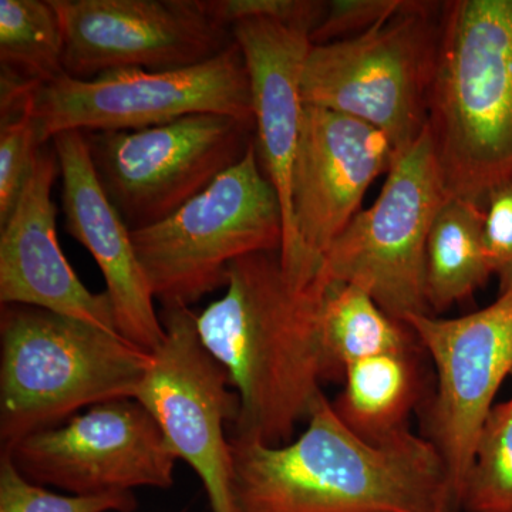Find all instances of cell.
<instances>
[{
  "instance_id": "cell-1",
  "label": "cell",
  "mask_w": 512,
  "mask_h": 512,
  "mask_svg": "<svg viewBox=\"0 0 512 512\" xmlns=\"http://www.w3.org/2000/svg\"><path fill=\"white\" fill-rule=\"evenodd\" d=\"M224 296L197 315L202 343L227 370L241 410L229 437L282 446L338 379L322 333L328 286L296 288L279 252L229 265Z\"/></svg>"
},
{
  "instance_id": "cell-2",
  "label": "cell",
  "mask_w": 512,
  "mask_h": 512,
  "mask_svg": "<svg viewBox=\"0 0 512 512\" xmlns=\"http://www.w3.org/2000/svg\"><path fill=\"white\" fill-rule=\"evenodd\" d=\"M229 440L237 512H461L429 439L410 429L362 439L325 394L298 439Z\"/></svg>"
},
{
  "instance_id": "cell-3",
  "label": "cell",
  "mask_w": 512,
  "mask_h": 512,
  "mask_svg": "<svg viewBox=\"0 0 512 512\" xmlns=\"http://www.w3.org/2000/svg\"><path fill=\"white\" fill-rule=\"evenodd\" d=\"M427 126L448 198L512 181V0L443 2Z\"/></svg>"
},
{
  "instance_id": "cell-4",
  "label": "cell",
  "mask_w": 512,
  "mask_h": 512,
  "mask_svg": "<svg viewBox=\"0 0 512 512\" xmlns=\"http://www.w3.org/2000/svg\"><path fill=\"white\" fill-rule=\"evenodd\" d=\"M150 360L151 352L119 333L35 306L2 305V451L84 407L134 399Z\"/></svg>"
},
{
  "instance_id": "cell-5",
  "label": "cell",
  "mask_w": 512,
  "mask_h": 512,
  "mask_svg": "<svg viewBox=\"0 0 512 512\" xmlns=\"http://www.w3.org/2000/svg\"><path fill=\"white\" fill-rule=\"evenodd\" d=\"M443 2L409 0L366 32L312 45L303 63V106L338 111L382 131L394 150L426 131Z\"/></svg>"
},
{
  "instance_id": "cell-6",
  "label": "cell",
  "mask_w": 512,
  "mask_h": 512,
  "mask_svg": "<svg viewBox=\"0 0 512 512\" xmlns=\"http://www.w3.org/2000/svg\"><path fill=\"white\" fill-rule=\"evenodd\" d=\"M138 261L161 306L194 305L227 286L229 265L279 252L284 212L255 141L245 157L197 197L151 227L131 231Z\"/></svg>"
},
{
  "instance_id": "cell-7",
  "label": "cell",
  "mask_w": 512,
  "mask_h": 512,
  "mask_svg": "<svg viewBox=\"0 0 512 512\" xmlns=\"http://www.w3.org/2000/svg\"><path fill=\"white\" fill-rule=\"evenodd\" d=\"M446 190L429 126L397 151L379 197L359 211L323 256L319 281L369 293L393 318L429 313L426 248Z\"/></svg>"
},
{
  "instance_id": "cell-8",
  "label": "cell",
  "mask_w": 512,
  "mask_h": 512,
  "mask_svg": "<svg viewBox=\"0 0 512 512\" xmlns=\"http://www.w3.org/2000/svg\"><path fill=\"white\" fill-rule=\"evenodd\" d=\"M192 114H221L255 123L251 83L237 43L184 69H119L93 79L63 74L39 86L35 116L42 146L67 131H134Z\"/></svg>"
},
{
  "instance_id": "cell-9",
  "label": "cell",
  "mask_w": 512,
  "mask_h": 512,
  "mask_svg": "<svg viewBox=\"0 0 512 512\" xmlns=\"http://www.w3.org/2000/svg\"><path fill=\"white\" fill-rule=\"evenodd\" d=\"M255 123L192 114L134 131L86 134L97 180L130 231L156 225L207 190L254 143Z\"/></svg>"
},
{
  "instance_id": "cell-10",
  "label": "cell",
  "mask_w": 512,
  "mask_h": 512,
  "mask_svg": "<svg viewBox=\"0 0 512 512\" xmlns=\"http://www.w3.org/2000/svg\"><path fill=\"white\" fill-rule=\"evenodd\" d=\"M164 340L151 352L137 400L156 421L165 443L200 477L212 512H237L227 429L241 402L224 366L208 352L188 306H163Z\"/></svg>"
},
{
  "instance_id": "cell-11",
  "label": "cell",
  "mask_w": 512,
  "mask_h": 512,
  "mask_svg": "<svg viewBox=\"0 0 512 512\" xmlns=\"http://www.w3.org/2000/svg\"><path fill=\"white\" fill-rule=\"evenodd\" d=\"M404 323L436 369L424 437L439 450L451 494L461 508L478 436L498 390L512 375V288L470 315L448 319L416 313Z\"/></svg>"
},
{
  "instance_id": "cell-12",
  "label": "cell",
  "mask_w": 512,
  "mask_h": 512,
  "mask_svg": "<svg viewBox=\"0 0 512 512\" xmlns=\"http://www.w3.org/2000/svg\"><path fill=\"white\" fill-rule=\"evenodd\" d=\"M2 453L32 483L73 495L167 490L178 460L156 421L134 399L97 404Z\"/></svg>"
},
{
  "instance_id": "cell-13",
  "label": "cell",
  "mask_w": 512,
  "mask_h": 512,
  "mask_svg": "<svg viewBox=\"0 0 512 512\" xmlns=\"http://www.w3.org/2000/svg\"><path fill=\"white\" fill-rule=\"evenodd\" d=\"M396 153L365 121L303 106L292 173L296 254L285 272L292 285L318 282L323 256L359 212L370 184L389 173Z\"/></svg>"
},
{
  "instance_id": "cell-14",
  "label": "cell",
  "mask_w": 512,
  "mask_h": 512,
  "mask_svg": "<svg viewBox=\"0 0 512 512\" xmlns=\"http://www.w3.org/2000/svg\"><path fill=\"white\" fill-rule=\"evenodd\" d=\"M64 40V72L93 79L119 69L150 72L207 62L232 42L204 0H50Z\"/></svg>"
},
{
  "instance_id": "cell-15",
  "label": "cell",
  "mask_w": 512,
  "mask_h": 512,
  "mask_svg": "<svg viewBox=\"0 0 512 512\" xmlns=\"http://www.w3.org/2000/svg\"><path fill=\"white\" fill-rule=\"evenodd\" d=\"M47 144L37 153L15 208L0 225V303L35 306L119 333L107 293H93L83 285L57 241L52 190L60 165L52 141Z\"/></svg>"
},
{
  "instance_id": "cell-16",
  "label": "cell",
  "mask_w": 512,
  "mask_h": 512,
  "mask_svg": "<svg viewBox=\"0 0 512 512\" xmlns=\"http://www.w3.org/2000/svg\"><path fill=\"white\" fill-rule=\"evenodd\" d=\"M52 146L60 165L67 232L99 265L120 335L138 348L153 352L165 336L160 313L154 306L156 298L138 261L130 228L104 194L94 173L86 134H57Z\"/></svg>"
},
{
  "instance_id": "cell-17",
  "label": "cell",
  "mask_w": 512,
  "mask_h": 512,
  "mask_svg": "<svg viewBox=\"0 0 512 512\" xmlns=\"http://www.w3.org/2000/svg\"><path fill=\"white\" fill-rule=\"evenodd\" d=\"M312 30L272 19H245L231 28L251 83L255 147L284 212L279 258L288 272L296 254L292 217V173L301 130V76Z\"/></svg>"
},
{
  "instance_id": "cell-18",
  "label": "cell",
  "mask_w": 512,
  "mask_h": 512,
  "mask_svg": "<svg viewBox=\"0 0 512 512\" xmlns=\"http://www.w3.org/2000/svg\"><path fill=\"white\" fill-rule=\"evenodd\" d=\"M343 380L333 409L357 436L379 443L410 429L421 394L417 352L359 360L346 367Z\"/></svg>"
},
{
  "instance_id": "cell-19",
  "label": "cell",
  "mask_w": 512,
  "mask_h": 512,
  "mask_svg": "<svg viewBox=\"0 0 512 512\" xmlns=\"http://www.w3.org/2000/svg\"><path fill=\"white\" fill-rule=\"evenodd\" d=\"M493 275L484 242V208L447 198L426 248V299L434 312L470 299Z\"/></svg>"
},
{
  "instance_id": "cell-20",
  "label": "cell",
  "mask_w": 512,
  "mask_h": 512,
  "mask_svg": "<svg viewBox=\"0 0 512 512\" xmlns=\"http://www.w3.org/2000/svg\"><path fill=\"white\" fill-rule=\"evenodd\" d=\"M323 343L339 377L346 367L367 357L421 349L413 330L383 311L363 289L328 285L322 309Z\"/></svg>"
},
{
  "instance_id": "cell-21",
  "label": "cell",
  "mask_w": 512,
  "mask_h": 512,
  "mask_svg": "<svg viewBox=\"0 0 512 512\" xmlns=\"http://www.w3.org/2000/svg\"><path fill=\"white\" fill-rule=\"evenodd\" d=\"M63 57L62 26L50 0H0L2 70L43 86L66 74Z\"/></svg>"
},
{
  "instance_id": "cell-22",
  "label": "cell",
  "mask_w": 512,
  "mask_h": 512,
  "mask_svg": "<svg viewBox=\"0 0 512 512\" xmlns=\"http://www.w3.org/2000/svg\"><path fill=\"white\" fill-rule=\"evenodd\" d=\"M40 84L2 70L0 76V225L15 208L42 148L35 116Z\"/></svg>"
},
{
  "instance_id": "cell-23",
  "label": "cell",
  "mask_w": 512,
  "mask_h": 512,
  "mask_svg": "<svg viewBox=\"0 0 512 512\" xmlns=\"http://www.w3.org/2000/svg\"><path fill=\"white\" fill-rule=\"evenodd\" d=\"M461 511L512 512V397L495 403L478 436Z\"/></svg>"
},
{
  "instance_id": "cell-24",
  "label": "cell",
  "mask_w": 512,
  "mask_h": 512,
  "mask_svg": "<svg viewBox=\"0 0 512 512\" xmlns=\"http://www.w3.org/2000/svg\"><path fill=\"white\" fill-rule=\"evenodd\" d=\"M133 493L63 495L32 483L9 454L0 457V512H134Z\"/></svg>"
},
{
  "instance_id": "cell-25",
  "label": "cell",
  "mask_w": 512,
  "mask_h": 512,
  "mask_svg": "<svg viewBox=\"0 0 512 512\" xmlns=\"http://www.w3.org/2000/svg\"><path fill=\"white\" fill-rule=\"evenodd\" d=\"M205 9L225 28L245 19H272L315 29L328 2L318 0H204ZM312 33V32H311Z\"/></svg>"
},
{
  "instance_id": "cell-26",
  "label": "cell",
  "mask_w": 512,
  "mask_h": 512,
  "mask_svg": "<svg viewBox=\"0 0 512 512\" xmlns=\"http://www.w3.org/2000/svg\"><path fill=\"white\" fill-rule=\"evenodd\" d=\"M409 0H332L312 30V45H326L366 32L406 8Z\"/></svg>"
},
{
  "instance_id": "cell-27",
  "label": "cell",
  "mask_w": 512,
  "mask_h": 512,
  "mask_svg": "<svg viewBox=\"0 0 512 512\" xmlns=\"http://www.w3.org/2000/svg\"><path fill=\"white\" fill-rule=\"evenodd\" d=\"M483 208L485 249L503 293L512 288V181L494 188Z\"/></svg>"
}]
</instances>
